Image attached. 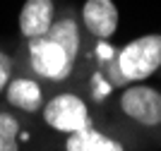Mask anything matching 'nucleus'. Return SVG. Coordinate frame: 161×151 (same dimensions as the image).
I'll return each instance as SVG.
<instances>
[{"instance_id":"nucleus-5","label":"nucleus","mask_w":161,"mask_h":151,"mask_svg":"<svg viewBox=\"0 0 161 151\" xmlns=\"http://www.w3.org/2000/svg\"><path fill=\"white\" fill-rule=\"evenodd\" d=\"M118 7L113 0H87L82 7V22L96 39H111L118 29Z\"/></svg>"},{"instance_id":"nucleus-7","label":"nucleus","mask_w":161,"mask_h":151,"mask_svg":"<svg viewBox=\"0 0 161 151\" xmlns=\"http://www.w3.org/2000/svg\"><path fill=\"white\" fill-rule=\"evenodd\" d=\"M5 99L10 105L19 108L24 113H34L43 108V91L36 82L27 77H17V79H10L5 86Z\"/></svg>"},{"instance_id":"nucleus-4","label":"nucleus","mask_w":161,"mask_h":151,"mask_svg":"<svg viewBox=\"0 0 161 151\" xmlns=\"http://www.w3.org/2000/svg\"><path fill=\"white\" fill-rule=\"evenodd\" d=\"M120 111L137 125L156 127L161 125V94L144 84L128 86L120 96Z\"/></svg>"},{"instance_id":"nucleus-1","label":"nucleus","mask_w":161,"mask_h":151,"mask_svg":"<svg viewBox=\"0 0 161 151\" xmlns=\"http://www.w3.org/2000/svg\"><path fill=\"white\" fill-rule=\"evenodd\" d=\"M161 67V34H147L132 39L118 55V70L125 79L140 82Z\"/></svg>"},{"instance_id":"nucleus-8","label":"nucleus","mask_w":161,"mask_h":151,"mask_svg":"<svg viewBox=\"0 0 161 151\" xmlns=\"http://www.w3.org/2000/svg\"><path fill=\"white\" fill-rule=\"evenodd\" d=\"M65 151H125V149H123L120 142H115L113 137L101 134L99 130H94L89 125L80 132L67 134Z\"/></svg>"},{"instance_id":"nucleus-11","label":"nucleus","mask_w":161,"mask_h":151,"mask_svg":"<svg viewBox=\"0 0 161 151\" xmlns=\"http://www.w3.org/2000/svg\"><path fill=\"white\" fill-rule=\"evenodd\" d=\"M10 72H12V58L0 51V94L5 91L7 82H10Z\"/></svg>"},{"instance_id":"nucleus-9","label":"nucleus","mask_w":161,"mask_h":151,"mask_svg":"<svg viewBox=\"0 0 161 151\" xmlns=\"http://www.w3.org/2000/svg\"><path fill=\"white\" fill-rule=\"evenodd\" d=\"M46 36L53 39L55 43H60L63 51H65L72 60H77V53H80V29H77V24H75V19L65 17V19L53 22Z\"/></svg>"},{"instance_id":"nucleus-2","label":"nucleus","mask_w":161,"mask_h":151,"mask_svg":"<svg viewBox=\"0 0 161 151\" xmlns=\"http://www.w3.org/2000/svg\"><path fill=\"white\" fill-rule=\"evenodd\" d=\"M43 122L53 127L55 132H80L92 125L87 103L77 96V94H58L51 101L43 103Z\"/></svg>"},{"instance_id":"nucleus-6","label":"nucleus","mask_w":161,"mask_h":151,"mask_svg":"<svg viewBox=\"0 0 161 151\" xmlns=\"http://www.w3.org/2000/svg\"><path fill=\"white\" fill-rule=\"evenodd\" d=\"M53 0H24L19 12V31L27 41L46 36L53 24Z\"/></svg>"},{"instance_id":"nucleus-10","label":"nucleus","mask_w":161,"mask_h":151,"mask_svg":"<svg viewBox=\"0 0 161 151\" xmlns=\"http://www.w3.org/2000/svg\"><path fill=\"white\" fill-rule=\"evenodd\" d=\"M0 151H19V120L0 111Z\"/></svg>"},{"instance_id":"nucleus-3","label":"nucleus","mask_w":161,"mask_h":151,"mask_svg":"<svg viewBox=\"0 0 161 151\" xmlns=\"http://www.w3.org/2000/svg\"><path fill=\"white\" fill-rule=\"evenodd\" d=\"M29 65L39 77L51 79V82H63L70 77L75 60L63 51L60 43H55L48 36L29 41Z\"/></svg>"}]
</instances>
